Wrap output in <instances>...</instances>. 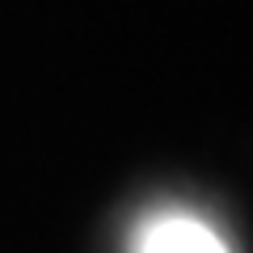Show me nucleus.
<instances>
[{
	"label": "nucleus",
	"mask_w": 253,
	"mask_h": 253,
	"mask_svg": "<svg viewBox=\"0 0 253 253\" xmlns=\"http://www.w3.org/2000/svg\"><path fill=\"white\" fill-rule=\"evenodd\" d=\"M131 253H228L224 236L199 215H156L139 228Z\"/></svg>",
	"instance_id": "obj_1"
}]
</instances>
